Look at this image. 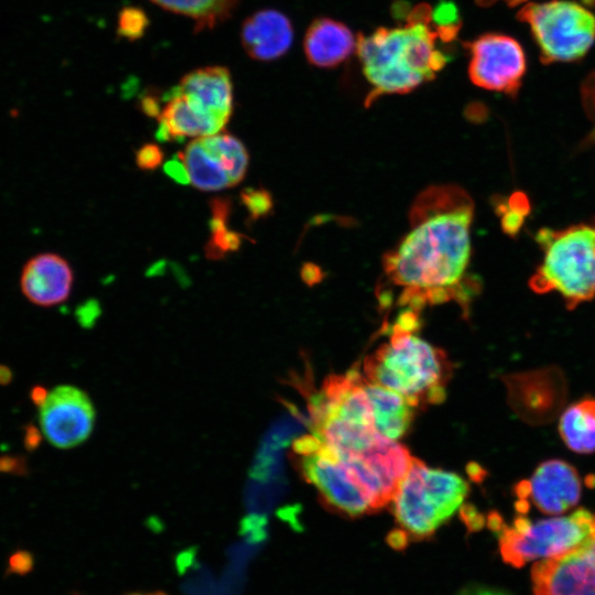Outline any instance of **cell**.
<instances>
[{"label":"cell","instance_id":"6da1fadb","mask_svg":"<svg viewBox=\"0 0 595 595\" xmlns=\"http://www.w3.org/2000/svg\"><path fill=\"white\" fill-rule=\"evenodd\" d=\"M474 203L461 187L432 186L410 212V230L385 258L383 270L402 291L400 303L419 310L426 304L472 298L465 278L472 257Z\"/></svg>","mask_w":595,"mask_h":595},{"label":"cell","instance_id":"7a4b0ae2","mask_svg":"<svg viewBox=\"0 0 595 595\" xmlns=\"http://www.w3.org/2000/svg\"><path fill=\"white\" fill-rule=\"evenodd\" d=\"M448 42L434 24L428 6L414 8L405 24L379 28L369 35H358L356 51L371 90L367 104L388 94H405L435 77L447 57L437 40Z\"/></svg>","mask_w":595,"mask_h":595},{"label":"cell","instance_id":"3957f363","mask_svg":"<svg viewBox=\"0 0 595 595\" xmlns=\"http://www.w3.org/2000/svg\"><path fill=\"white\" fill-rule=\"evenodd\" d=\"M416 331L396 321L389 340L364 361L368 381L400 393L413 408L442 402L452 369L445 353Z\"/></svg>","mask_w":595,"mask_h":595},{"label":"cell","instance_id":"277c9868","mask_svg":"<svg viewBox=\"0 0 595 595\" xmlns=\"http://www.w3.org/2000/svg\"><path fill=\"white\" fill-rule=\"evenodd\" d=\"M541 263L529 279L540 294L556 292L569 310L595 299V217L561 229L541 228L534 237Z\"/></svg>","mask_w":595,"mask_h":595},{"label":"cell","instance_id":"5b68a950","mask_svg":"<svg viewBox=\"0 0 595 595\" xmlns=\"http://www.w3.org/2000/svg\"><path fill=\"white\" fill-rule=\"evenodd\" d=\"M469 491L457 474L426 466L413 457L391 501L399 530L408 539L432 536L452 518Z\"/></svg>","mask_w":595,"mask_h":595},{"label":"cell","instance_id":"8992f818","mask_svg":"<svg viewBox=\"0 0 595 595\" xmlns=\"http://www.w3.org/2000/svg\"><path fill=\"white\" fill-rule=\"evenodd\" d=\"M502 560L515 567L560 555L595 533V513L578 508L570 515L531 521L518 515L495 531Z\"/></svg>","mask_w":595,"mask_h":595},{"label":"cell","instance_id":"52a82bcc","mask_svg":"<svg viewBox=\"0 0 595 595\" xmlns=\"http://www.w3.org/2000/svg\"><path fill=\"white\" fill-rule=\"evenodd\" d=\"M518 19L529 25L543 63L580 60L595 41V14L574 1L530 2Z\"/></svg>","mask_w":595,"mask_h":595},{"label":"cell","instance_id":"ba28073f","mask_svg":"<svg viewBox=\"0 0 595 595\" xmlns=\"http://www.w3.org/2000/svg\"><path fill=\"white\" fill-rule=\"evenodd\" d=\"M299 456L303 477L331 508L351 518L375 511L366 491L321 440L314 451Z\"/></svg>","mask_w":595,"mask_h":595},{"label":"cell","instance_id":"9c48e42d","mask_svg":"<svg viewBox=\"0 0 595 595\" xmlns=\"http://www.w3.org/2000/svg\"><path fill=\"white\" fill-rule=\"evenodd\" d=\"M39 408L41 431L55 447L67 450L85 442L93 432L96 412L82 389L62 385L47 394Z\"/></svg>","mask_w":595,"mask_h":595},{"label":"cell","instance_id":"30bf717a","mask_svg":"<svg viewBox=\"0 0 595 595\" xmlns=\"http://www.w3.org/2000/svg\"><path fill=\"white\" fill-rule=\"evenodd\" d=\"M508 403L526 423L545 424L562 411L567 396L563 371L548 366L504 377Z\"/></svg>","mask_w":595,"mask_h":595},{"label":"cell","instance_id":"8fae6325","mask_svg":"<svg viewBox=\"0 0 595 595\" xmlns=\"http://www.w3.org/2000/svg\"><path fill=\"white\" fill-rule=\"evenodd\" d=\"M468 73L478 87L516 95L526 73V56L520 44L502 34H486L467 44Z\"/></svg>","mask_w":595,"mask_h":595},{"label":"cell","instance_id":"7c38bea8","mask_svg":"<svg viewBox=\"0 0 595 595\" xmlns=\"http://www.w3.org/2000/svg\"><path fill=\"white\" fill-rule=\"evenodd\" d=\"M532 595H595V533L576 548L534 562Z\"/></svg>","mask_w":595,"mask_h":595},{"label":"cell","instance_id":"4fadbf2b","mask_svg":"<svg viewBox=\"0 0 595 595\" xmlns=\"http://www.w3.org/2000/svg\"><path fill=\"white\" fill-rule=\"evenodd\" d=\"M527 482V501L541 512L559 516L581 499L582 479L576 468L558 458L541 462Z\"/></svg>","mask_w":595,"mask_h":595},{"label":"cell","instance_id":"5bb4252c","mask_svg":"<svg viewBox=\"0 0 595 595\" xmlns=\"http://www.w3.org/2000/svg\"><path fill=\"white\" fill-rule=\"evenodd\" d=\"M74 272L68 261L55 252H40L23 264L19 285L32 304L51 307L65 302L73 288Z\"/></svg>","mask_w":595,"mask_h":595},{"label":"cell","instance_id":"9a60e30c","mask_svg":"<svg viewBox=\"0 0 595 595\" xmlns=\"http://www.w3.org/2000/svg\"><path fill=\"white\" fill-rule=\"evenodd\" d=\"M159 97L163 102L156 117L159 122L156 139L160 141L202 138L220 132L226 126L176 86Z\"/></svg>","mask_w":595,"mask_h":595},{"label":"cell","instance_id":"2e32d148","mask_svg":"<svg viewBox=\"0 0 595 595\" xmlns=\"http://www.w3.org/2000/svg\"><path fill=\"white\" fill-rule=\"evenodd\" d=\"M240 39L250 58L269 62L288 52L293 41V28L280 11L259 10L242 22Z\"/></svg>","mask_w":595,"mask_h":595},{"label":"cell","instance_id":"e0dca14e","mask_svg":"<svg viewBox=\"0 0 595 595\" xmlns=\"http://www.w3.org/2000/svg\"><path fill=\"white\" fill-rule=\"evenodd\" d=\"M227 123L234 110V85L228 68L205 66L185 74L176 85Z\"/></svg>","mask_w":595,"mask_h":595},{"label":"cell","instance_id":"ac0fdd59","mask_svg":"<svg viewBox=\"0 0 595 595\" xmlns=\"http://www.w3.org/2000/svg\"><path fill=\"white\" fill-rule=\"evenodd\" d=\"M356 47L350 30L332 19L315 20L306 31L304 52L307 61L318 67H333L344 62Z\"/></svg>","mask_w":595,"mask_h":595},{"label":"cell","instance_id":"d6986e66","mask_svg":"<svg viewBox=\"0 0 595 595\" xmlns=\"http://www.w3.org/2000/svg\"><path fill=\"white\" fill-rule=\"evenodd\" d=\"M364 388L372 404L376 430L392 441L402 437L413 421V407L400 393L372 383L366 378Z\"/></svg>","mask_w":595,"mask_h":595},{"label":"cell","instance_id":"ffe728a7","mask_svg":"<svg viewBox=\"0 0 595 595\" xmlns=\"http://www.w3.org/2000/svg\"><path fill=\"white\" fill-rule=\"evenodd\" d=\"M177 156L197 190L216 192L232 186L224 163L204 139L192 140Z\"/></svg>","mask_w":595,"mask_h":595},{"label":"cell","instance_id":"44dd1931","mask_svg":"<svg viewBox=\"0 0 595 595\" xmlns=\"http://www.w3.org/2000/svg\"><path fill=\"white\" fill-rule=\"evenodd\" d=\"M559 434L564 444L578 454L595 453V398H583L561 413Z\"/></svg>","mask_w":595,"mask_h":595},{"label":"cell","instance_id":"7402d4cb","mask_svg":"<svg viewBox=\"0 0 595 595\" xmlns=\"http://www.w3.org/2000/svg\"><path fill=\"white\" fill-rule=\"evenodd\" d=\"M170 12L190 18L196 32L212 30L229 19L240 0H149Z\"/></svg>","mask_w":595,"mask_h":595},{"label":"cell","instance_id":"603a6c76","mask_svg":"<svg viewBox=\"0 0 595 595\" xmlns=\"http://www.w3.org/2000/svg\"><path fill=\"white\" fill-rule=\"evenodd\" d=\"M176 567L183 577L181 587L185 595L217 594V578L207 565L197 561L193 550L182 552L177 556Z\"/></svg>","mask_w":595,"mask_h":595},{"label":"cell","instance_id":"cb8c5ba5","mask_svg":"<svg viewBox=\"0 0 595 595\" xmlns=\"http://www.w3.org/2000/svg\"><path fill=\"white\" fill-rule=\"evenodd\" d=\"M229 212L224 209L212 210L210 239L205 247V253L208 259L218 260L229 252H234L242 244V235L231 231L227 228Z\"/></svg>","mask_w":595,"mask_h":595},{"label":"cell","instance_id":"d4e9b609","mask_svg":"<svg viewBox=\"0 0 595 595\" xmlns=\"http://www.w3.org/2000/svg\"><path fill=\"white\" fill-rule=\"evenodd\" d=\"M530 210V204L523 193H513L508 199L507 209L502 213L501 225L509 235H516L522 227L524 217Z\"/></svg>","mask_w":595,"mask_h":595},{"label":"cell","instance_id":"484cf974","mask_svg":"<svg viewBox=\"0 0 595 595\" xmlns=\"http://www.w3.org/2000/svg\"><path fill=\"white\" fill-rule=\"evenodd\" d=\"M240 199L252 220L267 215L272 207L270 194L262 188H246L241 192Z\"/></svg>","mask_w":595,"mask_h":595},{"label":"cell","instance_id":"4316f807","mask_svg":"<svg viewBox=\"0 0 595 595\" xmlns=\"http://www.w3.org/2000/svg\"><path fill=\"white\" fill-rule=\"evenodd\" d=\"M145 15L136 9L123 10L119 18V33L126 37L136 39L145 29Z\"/></svg>","mask_w":595,"mask_h":595},{"label":"cell","instance_id":"83f0119b","mask_svg":"<svg viewBox=\"0 0 595 595\" xmlns=\"http://www.w3.org/2000/svg\"><path fill=\"white\" fill-rule=\"evenodd\" d=\"M163 151L154 143H145L136 152V163L139 169L152 171L163 162Z\"/></svg>","mask_w":595,"mask_h":595},{"label":"cell","instance_id":"f1b7e54d","mask_svg":"<svg viewBox=\"0 0 595 595\" xmlns=\"http://www.w3.org/2000/svg\"><path fill=\"white\" fill-rule=\"evenodd\" d=\"M33 555L25 550H18L9 558L8 574L25 575L33 570Z\"/></svg>","mask_w":595,"mask_h":595},{"label":"cell","instance_id":"f546056e","mask_svg":"<svg viewBox=\"0 0 595 595\" xmlns=\"http://www.w3.org/2000/svg\"><path fill=\"white\" fill-rule=\"evenodd\" d=\"M164 171L166 172L169 176L174 178L177 183H181V184L190 183L185 166L177 155L176 158L166 162V164L164 165Z\"/></svg>","mask_w":595,"mask_h":595},{"label":"cell","instance_id":"4dcf8cb0","mask_svg":"<svg viewBox=\"0 0 595 595\" xmlns=\"http://www.w3.org/2000/svg\"><path fill=\"white\" fill-rule=\"evenodd\" d=\"M25 462L21 457L2 456L0 457V473L23 474L25 470Z\"/></svg>","mask_w":595,"mask_h":595},{"label":"cell","instance_id":"1f68e13d","mask_svg":"<svg viewBox=\"0 0 595 595\" xmlns=\"http://www.w3.org/2000/svg\"><path fill=\"white\" fill-rule=\"evenodd\" d=\"M457 595H511V594L496 589V588L485 587V586H470L463 589Z\"/></svg>","mask_w":595,"mask_h":595},{"label":"cell","instance_id":"d6a6232c","mask_svg":"<svg viewBox=\"0 0 595 595\" xmlns=\"http://www.w3.org/2000/svg\"><path fill=\"white\" fill-rule=\"evenodd\" d=\"M47 391L44 387H34L31 391V399L32 401L39 407L43 400L45 399Z\"/></svg>","mask_w":595,"mask_h":595},{"label":"cell","instance_id":"836d02e7","mask_svg":"<svg viewBox=\"0 0 595 595\" xmlns=\"http://www.w3.org/2000/svg\"><path fill=\"white\" fill-rule=\"evenodd\" d=\"M39 440L40 437L37 431L33 426H30L25 435V444L28 447L34 448L39 444Z\"/></svg>","mask_w":595,"mask_h":595},{"label":"cell","instance_id":"e575fe53","mask_svg":"<svg viewBox=\"0 0 595 595\" xmlns=\"http://www.w3.org/2000/svg\"><path fill=\"white\" fill-rule=\"evenodd\" d=\"M12 377L13 375L11 369L4 365H0V385H8L9 382H11Z\"/></svg>","mask_w":595,"mask_h":595},{"label":"cell","instance_id":"d590c367","mask_svg":"<svg viewBox=\"0 0 595 595\" xmlns=\"http://www.w3.org/2000/svg\"><path fill=\"white\" fill-rule=\"evenodd\" d=\"M479 4L482 6H489L496 1H504L505 3H507L508 6L510 7H515V6H518L524 1H528V0H477Z\"/></svg>","mask_w":595,"mask_h":595},{"label":"cell","instance_id":"8d00e7d4","mask_svg":"<svg viewBox=\"0 0 595 595\" xmlns=\"http://www.w3.org/2000/svg\"><path fill=\"white\" fill-rule=\"evenodd\" d=\"M130 595H165V594L161 592H156V593H144V594L138 593V594H130Z\"/></svg>","mask_w":595,"mask_h":595}]
</instances>
